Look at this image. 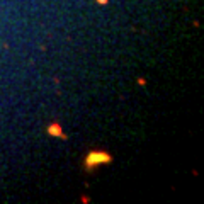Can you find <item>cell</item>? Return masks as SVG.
Returning a JSON list of instances; mask_svg holds the SVG:
<instances>
[{
  "instance_id": "obj_1",
  "label": "cell",
  "mask_w": 204,
  "mask_h": 204,
  "mask_svg": "<svg viewBox=\"0 0 204 204\" xmlns=\"http://www.w3.org/2000/svg\"><path fill=\"white\" fill-rule=\"evenodd\" d=\"M109 162H112V156L109 155L107 151L92 150V151H89V155L85 156V170L92 172L95 167L104 165V163H109Z\"/></svg>"
},
{
  "instance_id": "obj_2",
  "label": "cell",
  "mask_w": 204,
  "mask_h": 204,
  "mask_svg": "<svg viewBox=\"0 0 204 204\" xmlns=\"http://www.w3.org/2000/svg\"><path fill=\"white\" fill-rule=\"evenodd\" d=\"M46 131H48V134H51V136H58V138H63L65 139V133H63V129H61V126L58 124V123H53V124H49L48 128H46Z\"/></svg>"
},
{
  "instance_id": "obj_3",
  "label": "cell",
  "mask_w": 204,
  "mask_h": 204,
  "mask_svg": "<svg viewBox=\"0 0 204 204\" xmlns=\"http://www.w3.org/2000/svg\"><path fill=\"white\" fill-rule=\"evenodd\" d=\"M138 84H139V85H145V84H146V80H145V78H139Z\"/></svg>"
},
{
  "instance_id": "obj_4",
  "label": "cell",
  "mask_w": 204,
  "mask_h": 204,
  "mask_svg": "<svg viewBox=\"0 0 204 204\" xmlns=\"http://www.w3.org/2000/svg\"><path fill=\"white\" fill-rule=\"evenodd\" d=\"M107 2H109V0H97V4H102V5H106Z\"/></svg>"
}]
</instances>
